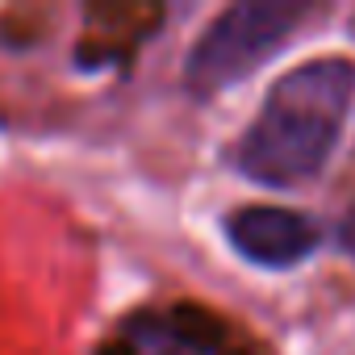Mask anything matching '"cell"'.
<instances>
[{
    "label": "cell",
    "instance_id": "6da1fadb",
    "mask_svg": "<svg viewBox=\"0 0 355 355\" xmlns=\"http://www.w3.org/2000/svg\"><path fill=\"white\" fill-rule=\"evenodd\" d=\"M355 101L351 59H309L280 76L234 146L243 175L268 189L305 184L330 163Z\"/></svg>",
    "mask_w": 355,
    "mask_h": 355
},
{
    "label": "cell",
    "instance_id": "7a4b0ae2",
    "mask_svg": "<svg viewBox=\"0 0 355 355\" xmlns=\"http://www.w3.org/2000/svg\"><path fill=\"white\" fill-rule=\"evenodd\" d=\"M309 13L313 9L297 5V0H243V5H230L205 26V34L189 51L184 84L201 101L222 88H234L259 63H268Z\"/></svg>",
    "mask_w": 355,
    "mask_h": 355
},
{
    "label": "cell",
    "instance_id": "3957f363",
    "mask_svg": "<svg viewBox=\"0 0 355 355\" xmlns=\"http://www.w3.org/2000/svg\"><path fill=\"white\" fill-rule=\"evenodd\" d=\"M96 355H263V347L201 301H155L125 313Z\"/></svg>",
    "mask_w": 355,
    "mask_h": 355
},
{
    "label": "cell",
    "instance_id": "277c9868",
    "mask_svg": "<svg viewBox=\"0 0 355 355\" xmlns=\"http://www.w3.org/2000/svg\"><path fill=\"white\" fill-rule=\"evenodd\" d=\"M226 239L230 247L259 268H293L309 259L322 243V230L284 205H247L226 218Z\"/></svg>",
    "mask_w": 355,
    "mask_h": 355
},
{
    "label": "cell",
    "instance_id": "5b68a950",
    "mask_svg": "<svg viewBox=\"0 0 355 355\" xmlns=\"http://www.w3.org/2000/svg\"><path fill=\"white\" fill-rule=\"evenodd\" d=\"M159 17L163 13L150 9V5H101V9H88V26H84L80 46H76V63L80 67H101V63L130 59L150 38Z\"/></svg>",
    "mask_w": 355,
    "mask_h": 355
},
{
    "label": "cell",
    "instance_id": "8992f818",
    "mask_svg": "<svg viewBox=\"0 0 355 355\" xmlns=\"http://www.w3.org/2000/svg\"><path fill=\"white\" fill-rule=\"evenodd\" d=\"M338 243H343V251H347V255H355V209L338 222Z\"/></svg>",
    "mask_w": 355,
    "mask_h": 355
}]
</instances>
